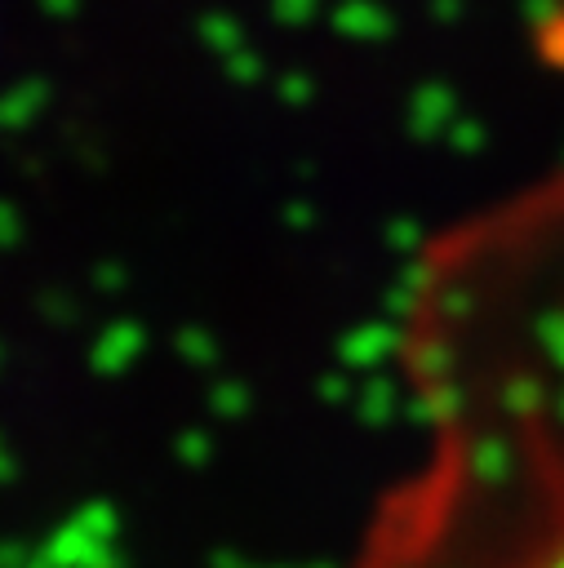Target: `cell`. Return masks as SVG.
Returning a JSON list of instances; mask_svg holds the SVG:
<instances>
[{"instance_id":"1","label":"cell","mask_w":564,"mask_h":568,"mask_svg":"<svg viewBox=\"0 0 564 568\" xmlns=\"http://www.w3.org/2000/svg\"><path fill=\"white\" fill-rule=\"evenodd\" d=\"M395 368L409 457L351 568H564V160L417 248Z\"/></svg>"}]
</instances>
